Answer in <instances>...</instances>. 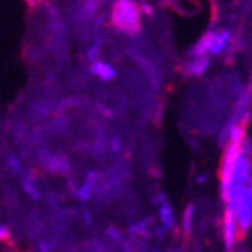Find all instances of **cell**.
Listing matches in <instances>:
<instances>
[{
  "instance_id": "cell-1",
  "label": "cell",
  "mask_w": 252,
  "mask_h": 252,
  "mask_svg": "<svg viewBox=\"0 0 252 252\" xmlns=\"http://www.w3.org/2000/svg\"><path fill=\"white\" fill-rule=\"evenodd\" d=\"M109 23L118 33L135 37L142 32L144 16L138 0H112L109 9Z\"/></svg>"
},
{
  "instance_id": "cell-2",
  "label": "cell",
  "mask_w": 252,
  "mask_h": 252,
  "mask_svg": "<svg viewBox=\"0 0 252 252\" xmlns=\"http://www.w3.org/2000/svg\"><path fill=\"white\" fill-rule=\"evenodd\" d=\"M233 46V32L226 27L210 28L189 47L188 55H205L210 58L224 56Z\"/></svg>"
},
{
  "instance_id": "cell-3",
  "label": "cell",
  "mask_w": 252,
  "mask_h": 252,
  "mask_svg": "<svg viewBox=\"0 0 252 252\" xmlns=\"http://www.w3.org/2000/svg\"><path fill=\"white\" fill-rule=\"evenodd\" d=\"M37 159L40 161L42 168H46L47 172H51V173L67 175L72 170L70 158H67V154L56 153V151H40Z\"/></svg>"
},
{
  "instance_id": "cell-4",
  "label": "cell",
  "mask_w": 252,
  "mask_h": 252,
  "mask_svg": "<svg viewBox=\"0 0 252 252\" xmlns=\"http://www.w3.org/2000/svg\"><path fill=\"white\" fill-rule=\"evenodd\" d=\"M222 240H224L226 252L235 251L236 244L240 240V229H238V224H236L235 214L228 207L224 209V216H222Z\"/></svg>"
},
{
  "instance_id": "cell-5",
  "label": "cell",
  "mask_w": 252,
  "mask_h": 252,
  "mask_svg": "<svg viewBox=\"0 0 252 252\" xmlns=\"http://www.w3.org/2000/svg\"><path fill=\"white\" fill-rule=\"evenodd\" d=\"M212 67V58L205 55H186V62L182 72L186 77L191 79H200L203 77Z\"/></svg>"
},
{
  "instance_id": "cell-6",
  "label": "cell",
  "mask_w": 252,
  "mask_h": 252,
  "mask_svg": "<svg viewBox=\"0 0 252 252\" xmlns=\"http://www.w3.org/2000/svg\"><path fill=\"white\" fill-rule=\"evenodd\" d=\"M88 72H90L91 77L98 79L100 83H112L116 77H118V68L112 62L102 58H93L90 60V67H88Z\"/></svg>"
},
{
  "instance_id": "cell-7",
  "label": "cell",
  "mask_w": 252,
  "mask_h": 252,
  "mask_svg": "<svg viewBox=\"0 0 252 252\" xmlns=\"http://www.w3.org/2000/svg\"><path fill=\"white\" fill-rule=\"evenodd\" d=\"M158 219H159V226L165 229L166 233L172 231L175 226V212H173L172 203L168 201L166 196H159L158 200Z\"/></svg>"
},
{
  "instance_id": "cell-8",
  "label": "cell",
  "mask_w": 252,
  "mask_h": 252,
  "mask_svg": "<svg viewBox=\"0 0 252 252\" xmlns=\"http://www.w3.org/2000/svg\"><path fill=\"white\" fill-rule=\"evenodd\" d=\"M105 0H83L79 5V16L83 20H93L100 14Z\"/></svg>"
},
{
  "instance_id": "cell-9",
  "label": "cell",
  "mask_w": 252,
  "mask_h": 252,
  "mask_svg": "<svg viewBox=\"0 0 252 252\" xmlns=\"http://www.w3.org/2000/svg\"><path fill=\"white\" fill-rule=\"evenodd\" d=\"M193 226H194V207L193 205H188L182 214V231L184 233H191L193 231Z\"/></svg>"
},
{
  "instance_id": "cell-10",
  "label": "cell",
  "mask_w": 252,
  "mask_h": 252,
  "mask_svg": "<svg viewBox=\"0 0 252 252\" xmlns=\"http://www.w3.org/2000/svg\"><path fill=\"white\" fill-rule=\"evenodd\" d=\"M138 2H140L142 16H144V18H147V20H153L154 14H156V7H154L151 2H147V0H138Z\"/></svg>"
},
{
  "instance_id": "cell-11",
  "label": "cell",
  "mask_w": 252,
  "mask_h": 252,
  "mask_svg": "<svg viewBox=\"0 0 252 252\" xmlns=\"http://www.w3.org/2000/svg\"><path fill=\"white\" fill-rule=\"evenodd\" d=\"M5 242H12L11 231L5 226H0V244H5Z\"/></svg>"
},
{
  "instance_id": "cell-12",
  "label": "cell",
  "mask_w": 252,
  "mask_h": 252,
  "mask_svg": "<svg viewBox=\"0 0 252 252\" xmlns=\"http://www.w3.org/2000/svg\"><path fill=\"white\" fill-rule=\"evenodd\" d=\"M0 252H21V251L16 247L14 242H5V244L2 245V249H0Z\"/></svg>"
},
{
  "instance_id": "cell-13",
  "label": "cell",
  "mask_w": 252,
  "mask_h": 252,
  "mask_svg": "<svg viewBox=\"0 0 252 252\" xmlns=\"http://www.w3.org/2000/svg\"><path fill=\"white\" fill-rule=\"evenodd\" d=\"M196 181L200 182V184H203V182H207V175H198Z\"/></svg>"
},
{
  "instance_id": "cell-14",
  "label": "cell",
  "mask_w": 252,
  "mask_h": 252,
  "mask_svg": "<svg viewBox=\"0 0 252 252\" xmlns=\"http://www.w3.org/2000/svg\"><path fill=\"white\" fill-rule=\"evenodd\" d=\"M247 188H249V191L252 193V175H251V179L247 181Z\"/></svg>"
},
{
  "instance_id": "cell-15",
  "label": "cell",
  "mask_w": 252,
  "mask_h": 252,
  "mask_svg": "<svg viewBox=\"0 0 252 252\" xmlns=\"http://www.w3.org/2000/svg\"><path fill=\"white\" fill-rule=\"evenodd\" d=\"M128 252H144V249H130Z\"/></svg>"
},
{
  "instance_id": "cell-16",
  "label": "cell",
  "mask_w": 252,
  "mask_h": 252,
  "mask_svg": "<svg viewBox=\"0 0 252 252\" xmlns=\"http://www.w3.org/2000/svg\"><path fill=\"white\" fill-rule=\"evenodd\" d=\"M25 2H28V4H32V2H33V0H25Z\"/></svg>"
},
{
  "instance_id": "cell-17",
  "label": "cell",
  "mask_w": 252,
  "mask_h": 252,
  "mask_svg": "<svg viewBox=\"0 0 252 252\" xmlns=\"http://www.w3.org/2000/svg\"><path fill=\"white\" fill-rule=\"evenodd\" d=\"M251 84H252V75H251ZM252 88V86H251Z\"/></svg>"
},
{
  "instance_id": "cell-18",
  "label": "cell",
  "mask_w": 252,
  "mask_h": 252,
  "mask_svg": "<svg viewBox=\"0 0 252 252\" xmlns=\"http://www.w3.org/2000/svg\"><path fill=\"white\" fill-rule=\"evenodd\" d=\"M154 252H163V251H154Z\"/></svg>"
}]
</instances>
